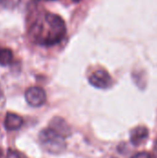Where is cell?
<instances>
[{
	"label": "cell",
	"mask_w": 157,
	"mask_h": 158,
	"mask_svg": "<svg viewBox=\"0 0 157 158\" xmlns=\"http://www.w3.org/2000/svg\"><path fill=\"white\" fill-rule=\"evenodd\" d=\"M25 99L27 103L34 107L43 106L46 101V94L41 87H30L25 92Z\"/></svg>",
	"instance_id": "cell-3"
},
{
	"label": "cell",
	"mask_w": 157,
	"mask_h": 158,
	"mask_svg": "<svg viewBox=\"0 0 157 158\" xmlns=\"http://www.w3.org/2000/svg\"><path fill=\"white\" fill-rule=\"evenodd\" d=\"M131 158H152L151 155L146 153V152H143V153H138L136 155H134Z\"/></svg>",
	"instance_id": "cell-10"
},
{
	"label": "cell",
	"mask_w": 157,
	"mask_h": 158,
	"mask_svg": "<svg viewBox=\"0 0 157 158\" xmlns=\"http://www.w3.org/2000/svg\"><path fill=\"white\" fill-rule=\"evenodd\" d=\"M23 125V119L21 117H19L17 114L14 113H7L5 121L4 126L7 131H17Z\"/></svg>",
	"instance_id": "cell-7"
},
{
	"label": "cell",
	"mask_w": 157,
	"mask_h": 158,
	"mask_svg": "<svg viewBox=\"0 0 157 158\" xmlns=\"http://www.w3.org/2000/svg\"><path fill=\"white\" fill-rule=\"evenodd\" d=\"M89 82L95 88L107 89L112 85V78L106 70L98 69L89 77Z\"/></svg>",
	"instance_id": "cell-4"
},
{
	"label": "cell",
	"mask_w": 157,
	"mask_h": 158,
	"mask_svg": "<svg viewBox=\"0 0 157 158\" xmlns=\"http://www.w3.org/2000/svg\"><path fill=\"white\" fill-rule=\"evenodd\" d=\"M39 142L44 151L53 155L62 154L67 148L65 138L50 128L40 131Z\"/></svg>",
	"instance_id": "cell-2"
},
{
	"label": "cell",
	"mask_w": 157,
	"mask_h": 158,
	"mask_svg": "<svg viewBox=\"0 0 157 158\" xmlns=\"http://www.w3.org/2000/svg\"><path fill=\"white\" fill-rule=\"evenodd\" d=\"M49 128L58 133L59 135L63 136L64 138L70 136L71 134V129L69 125L67 123V121L60 118V117H55L51 119L49 123Z\"/></svg>",
	"instance_id": "cell-5"
},
{
	"label": "cell",
	"mask_w": 157,
	"mask_h": 158,
	"mask_svg": "<svg viewBox=\"0 0 157 158\" xmlns=\"http://www.w3.org/2000/svg\"><path fill=\"white\" fill-rule=\"evenodd\" d=\"M19 1L20 0H0V5L6 8L12 9L19 5Z\"/></svg>",
	"instance_id": "cell-9"
},
{
	"label": "cell",
	"mask_w": 157,
	"mask_h": 158,
	"mask_svg": "<svg viewBox=\"0 0 157 158\" xmlns=\"http://www.w3.org/2000/svg\"><path fill=\"white\" fill-rule=\"evenodd\" d=\"M2 96H3V92H2V89H1V87H0V99L2 98Z\"/></svg>",
	"instance_id": "cell-13"
},
{
	"label": "cell",
	"mask_w": 157,
	"mask_h": 158,
	"mask_svg": "<svg viewBox=\"0 0 157 158\" xmlns=\"http://www.w3.org/2000/svg\"><path fill=\"white\" fill-rule=\"evenodd\" d=\"M13 59V53L9 48L0 49V66H7Z\"/></svg>",
	"instance_id": "cell-8"
},
{
	"label": "cell",
	"mask_w": 157,
	"mask_h": 158,
	"mask_svg": "<svg viewBox=\"0 0 157 158\" xmlns=\"http://www.w3.org/2000/svg\"><path fill=\"white\" fill-rule=\"evenodd\" d=\"M7 158H21L19 154L15 151H9L7 154Z\"/></svg>",
	"instance_id": "cell-11"
},
{
	"label": "cell",
	"mask_w": 157,
	"mask_h": 158,
	"mask_svg": "<svg viewBox=\"0 0 157 158\" xmlns=\"http://www.w3.org/2000/svg\"><path fill=\"white\" fill-rule=\"evenodd\" d=\"M0 158H1V157H0Z\"/></svg>",
	"instance_id": "cell-15"
},
{
	"label": "cell",
	"mask_w": 157,
	"mask_h": 158,
	"mask_svg": "<svg viewBox=\"0 0 157 158\" xmlns=\"http://www.w3.org/2000/svg\"><path fill=\"white\" fill-rule=\"evenodd\" d=\"M153 155L154 158H157V138L155 142V145H154V150H153Z\"/></svg>",
	"instance_id": "cell-12"
},
{
	"label": "cell",
	"mask_w": 157,
	"mask_h": 158,
	"mask_svg": "<svg viewBox=\"0 0 157 158\" xmlns=\"http://www.w3.org/2000/svg\"><path fill=\"white\" fill-rule=\"evenodd\" d=\"M72 1H73V2H76V3H77V2H80L81 0H72Z\"/></svg>",
	"instance_id": "cell-14"
},
{
	"label": "cell",
	"mask_w": 157,
	"mask_h": 158,
	"mask_svg": "<svg viewBox=\"0 0 157 158\" xmlns=\"http://www.w3.org/2000/svg\"><path fill=\"white\" fill-rule=\"evenodd\" d=\"M148 135H149L148 129L143 126H139L131 130L130 134V140L133 145L138 146L148 138Z\"/></svg>",
	"instance_id": "cell-6"
},
{
	"label": "cell",
	"mask_w": 157,
	"mask_h": 158,
	"mask_svg": "<svg viewBox=\"0 0 157 158\" xmlns=\"http://www.w3.org/2000/svg\"><path fill=\"white\" fill-rule=\"evenodd\" d=\"M34 41L39 44L52 46L59 44L67 33L63 19L53 13H46L43 20H37L31 31Z\"/></svg>",
	"instance_id": "cell-1"
}]
</instances>
